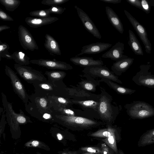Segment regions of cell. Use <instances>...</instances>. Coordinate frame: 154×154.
Segmentation results:
<instances>
[{
    "instance_id": "cell-7",
    "label": "cell",
    "mask_w": 154,
    "mask_h": 154,
    "mask_svg": "<svg viewBox=\"0 0 154 154\" xmlns=\"http://www.w3.org/2000/svg\"><path fill=\"white\" fill-rule=\"evenodd\" d=\"M14 67L19 75L28 83L33 84L38 81L47 80L41 72L30 66L15 63Z\"/></svg>"
},
{
    "instance_id": "cell-35",
    "label": "cell",
    "mask_w": 154,
    "mask_h": 154,
    "mask_svg": "<svg viewBox=\"0 0 154 154\" xmlns=\"http://www.w3.org/2000/svg\"><path fill=\"white\" fill-rule=\"evenodd\" d=\"M80 152H87L96 154H102L100 147L95 146H87L80 148L79 150Z\"/></svg>"
},
{
    "instance_id": "cell-48",
    "label": "cell",
    "mask_w": 154,
    "mask_h": 154,
    "mask_svg": "<svg viewBox=\"0 0 154 154\" xmlns=\"http://www.w3.org/2000/svg\"><path fill=\"white\" fill-rule=\"evenodd\" d=\"M118 154H125L123 151L121 149H118Z\"/></svg>"
},
{
    "instance_id": "cell-53",
    "label": "cell",
    "mask_w": 154,
    "mask_h": 154,
    "mask_svg": "<svg viewBox=\"0 0 154 154\" xmlns=\"http://www.w3.org/2000/svg\"><path fill=\"white\" fill-rule=\"evenodd\" d=\"M115 154H116V153H115Z\"/></svg>"
},
{
    "instance_id": "cell-15",
    "label": "cell",
    "mask_w": 154,
    "mask_h": 154,
    "mask_svg": "<svg viewBox=\"0 0 154 154\" xmlns=\"http://www.w3.org/2000/svg\"><path fill=\"white\" fill-rule=\"evenodd\" d=\"M31 63L52 69L67 70L73 69V67L66 63L49 59H39L30 60Z\"/></svg>"
},
{
    "instance_id": "cell-45",
    "label": "cell",
    "mask_w": 154,
    "mask_h": 154,
    "mask_svg": "<svg viewBox=\"0 0 154 154\" xmlns=\"http://www.w3.org/2000/svg\"><path fill=\"white\" fill-rule=\"evenodd\" d=\"M10 28V27L6 25H2L0 26V32L3 30L8 29Z\"/></svg>"
},
{
    "instance_id": "cell-12",
    "label": "cell",
    "mask_w": 154,
    "mask_h": 154,
    "mask_svg": "<svg viewBox=\"0 0 154 154\" xmlns=\"http://www.w3.org/2000/svg\"><path fill=\"white\" fill-rule=\"evenodd\" d=\"M18 34L19 42L23 49L32 51L38 49V47L32 35L25 27L22 25H19Z\"/></svg>"
},
{
    "instance_id": "cell-2",
    "label": "cell",
    "mask_w": 154,
    "mask_h": 154,
    "mask_svg": "<svg viewBox=\"0 0 154 154\" xmlns=\"http://www.w3.org/2000/svg\"><path fill=\"white\" fill-rule=\"evenodd\" d=\"M54 121L73 131H83L103 126L106 124L101 121L79 116H70L52 113Z\"/></svg>"
},
{
    "instance_id": "cell-5",
    "label": "cell",
    "mask_w": 154,
    "mask_h": 154,
    "mask_svg": "<svg viewBox=\"0 0 154 154\" xmlns=\"http://www.w3.org/2000/svg\"><path fill=\"white\" fill-rule=\"evenodd\" d=\"M124 107L128 116L133 119H143L154 116V108L147 103L134 101Z\"/></svg>"
},
{
    "instance_id": "cell-24",
    "label": "cell",
    "mask_w": 154,
    "mask_h": 154,
    "mask_svg": "<svg viewBox=\"0 0 154 154\" xmlns=\"http://www.w3.org/2000/svg\"><path fill=\"white\" fill-rule=\"evenodd\" d=\"M108 18L112 26L121 34H123L124 29L122 23L117 15L111 8L105 7Z\"/></svg>"
},
{
    "instance_id": "cell-52",
    "label": "cell",
    "mask_w": 154,
    "mask_h": 154,
    "mask_svg": "<svg viewBox=\"0 0 154 154\" xmlns=\"http://www.w3.org/2000/svg\"><path fill=\"white\" fill-rule=\"evenodd\" d=\"M4 110V109H3V108H2L1 107H0V115L3 112Z\"/></svg>"
},
{
    "instance_id": "cell-39",
    "label": "cell",
    "mask_w": 154,
    "mask_h": 154,
    "mask_svg": "<svg viewBox=\"0 0 154 154\" xmlns=\"http://www.w3.org/2000/svg\"><path fill=\"white\" fill-rule=\"evenodd\" d=\"M0 18L3 20L13 21L14 20L8 14L0 8Z\"/></svg>"
},
{
    "instance_id": "cell-49",
    "label": "cell",
    "mask_w": 154,
    "mask_h": 154,
    "mask_svg": "<svg viewBox=\"0 0 154 154\" xmlns=\"http://www.w3.org/2000/svg\"><path fill=\"white\" fill-rule=\"evenodd\" d=\"M150 2L149 3L150 5L151 6H154V0L153 1H150Z\"/></svg>"
},
{
    "instance_id": "cell-30",
    "label": "cell",
    "mask_w": 154,
    "mask_h": 154,
    "mask_svg": "<svg viewBox=\"0 0 154 154\" xmlns=\"http://www.w3.org/2000/svg\"><path fill=\"white\" fill-rule=\"evenodd\" d=\"M116 125H106V127L102 128L94 132L89 133V136L97 138H106L110 136Z\"/></svg>"
},
{
    "instance_id": "cell-27",
    "label": "cell",
    "mask_w": 154,
    "mask_h": 154,
    "mask_svg": "<svg viewBox=\"0 0 154 154\" xmlns=\"http://www.w3.org/2000/svg\"><path fill=\"white\" fill-rule=\"evenodd\" d=\"M48 98L51 106H52L65 107L72 108L74 105L72 99L60 96H48Z\"/></svg>"
},
{
    "instance_id": "cell-26",
    "label": "cell",
    "mask_w": 154,
    "mask_h": 154,
    "mask_svg": "<svg viewBox=\"0 0 154 154\" xmlns=\"http://www.w3.org/2000/svg\"><path fill=\"white\" fill-rule=\"evenodd\" d=\"M99 81L100 82H103L105 83L118 94L131 95L136 91L135 90L119 85L116 83L106 78H101Z\"/></svg>"
},
{
    "instance_id": "cell-47",
    "label": "cell",
    "mask_w": 154,
    "mask_h": 154,
    "mask_svg": "<svg viewBox=\"0 0 154 154\" xmlns=\"http://www.w3.org/2000/svg\"><path fill=\"white\" fill-rule=\"evenodd\" d=\"M57 136L59 140H61L63 139V136L60 133H58L57 134Z\"/></svg>"
},
{
    "instance_id": "cell-11",
    "label": "cell",
    "mask_w": 154,
    "mask_h": 154,
    "mask_svg": "<svg viewBox=\"0 0 154 154\" xmlns=\"http://www.w3.org/2000/svg\"><path fill=\"white\" fill-rule=\"evenodd\" d=\"M124 12L143 44L146 52L148 54L150 53L152 45L148 38L145 29L128 11L125 10Z\"/></svg>"
},
{
    "instance_id": "cell-23",
    "label": "cell",
    "mask_w": 154,
    "mask_h": 154,
    "mask_svg": "<svg viewBox=\"0 0 154 154\" xmlns=\"http://www.w3.org/2000/svg\"><path fill=\"white\" fill-rule=\"evenodd\" d=\"M58 20V18L54 17H51L46 18L27 17L25 18V21L30 27L36 28L51 24Z\"/></svg>"
},
{
    "instance_id": "cell-50",
    "label": "cell",
    "mask_w": 154,
    "mask_h": 154,
    "mask_svg": "<svg viewBox=\"0 0 154 154\" xmlns=\"http://www.w3.org/2000/svg\"><path fill=\"white\" fill-rule=\"evenodd\" d=\"M115 152L114 151L110 148V151L109 154H115Z\"/></svg>"
},
{
    "instance_id": "cell-10",
    "label": "cell",
    "mask_w": 154,
    "mask_h": 154,
    "mask_svg": "<svg viewBox=\"0 0 154 154\" xmlns=\"http://www.w3.org/2000/svg\"><path fill=\"white\" fill-rule=\"evenodd\" d=\"M150 66L149 65H141L140 70L132 78L137 85L149 88H154V75L149 70Z\"/></svg>"
},
{
    "instance_id": "cell-36",
    "label": "cell",
    "mask_w": 154,
    "mask_h": 154,
    "mask_svg": "<svg viewBox=\"0 0 154 154\" xmlns=\"http://www.w3.org/2000/svg\"><path fill=\"white\" fill-rule=\"evenodd\" d=\"M69 0H43L41 3L44 5H46L51 6H57L65 3Z\"/></svg>"
},
{
    "instance_id": "cell-6",
    "label": "cell",
    "mask_w": 154,
    "mask_h": 154,
    "mask_svg": "<svg viewBox=\"0 0 154 154\" xmlns=\"http://www.w3.org/2000/svg\"><path fill=\"white\" fill-rule=\"evenodd\" d=\"M2 100L4 109L5 110L6 116L10 126L13 128L18 126V124H23L30 121V118L26 116L21 109L17 113L13 109L12 103L7 100L6 96L2 93Z\"/></svg>"
},
{
    "instance_id": "cell-28",
    "label": "cell",
    "mask_w": 154,
    "mask_h": 154,
    "mask_svg": "<svg viewBox=\"0 0 154 154\" xmlns=\"http://www.w3.org/2000/svg\"><path fill=\"white\" fill-rule=\"evenodd\" d=\"M129 40L128 43L131 49L136 55L143 56L142 48L136 35L131 30L128 31Z\"/></svg>"
},
{
    "instance_id": "cell-33",
    "label": "cell",
    "mask_w": 154,
    "mask_h": 154,
    "mask_svg": "<svg viewBox=\"0 0 154 154\" xmlns=\"http://www.w3.org/2000/svg\"><path fill=\"white\" fill-rule=\"evenodd\" d=\"M0 3L5 7L6 10L12 12L18 7L20 1L19 0H0Z\"/></svg>"
},
{
    "instance_id": "cell-42",
    "label": "cell",
    "mask_w": 154,
    "mask_h": 154,
    "mask_svg": "<svg viewBox=\"0 0 154 154\" xmlns=\"http://www.w3.org/2000/svg\"><path fill=\"white\" fill-rule=\"evenodd\" d=\"M100 148L102 151V154H109L110 148L105 143L101 144Z\"/></svg>"
},
{
    "instance_id": "cell-9",
    "label": "cell",
    "mask_w": 154,
    "mask_h": 154,
    "mask_svg": "<svg viewBox=\"0 0 154 154\" xmlns=\"http://www.w3.org/2000/svg\"><path fill=\"white\" fill-rule=\"evenodd\" d=\"M5 72L6 75L10 79L14 91L24 103H28L29 95L24 85L16 73L10 67L5 66Z\"/></svg>"
},
{
    "instance_id": "cell-8",
    "label": "cell",
    "mask_w": 154,
    "mask_h": 154,
    "mask_svg": "<svg viewBox=\"0 0 154 154\" xmlns=\"http://www.w3.org/2000/svg\"><path fill=\"white\" fill-rule=\"evenodd\" d=\"M82 72L95 79L96 78H106L116 83L122 84V82L118 77L109 70L107 67L103 65H97L84 68Z\"/></svg>"
},
{
    "instance_id": "cell-25",
    "label": "cell",
    "mask_w": 154,
    "mask_h": 154,
    "mask_svg": "<svg viewBox=\"0 0 154 154\" xmlns=\"http://www.w3.org/2000/svg\"><path fill=\"white\" fill-rule=\"evenodd\" d=\"M45 38L44 45L45 48L51 54L61 55L60 47L57 41L48 34L45 35Z\"/></svg>"
},
{
    "instance_id": "cell-29",
    "label": "cell",
    "mask_w": 154,
    "mask_h": 154,
    "mask_svg": "<svg viewBox=\"0 0 154 154\" xmlns=\"http://www.w3.org/2000/svg\"><path fill=\"white\" fill-rule=\"evenodd\" d=\"M154 143V128L149 130L140 136L137 143L138 147H144Z\"/></svg>"
},
{
    "instance_id": "cell-18",
    "label": "cell",
    "mask_w": 154,
    "mask_h": 154,
    "mask_svg": "<svg viewBox=\"0 0 154 154\" xmlns=\"http://www.w3.org/2000/svg\"><path fill=\"white\" fill-rule=\"evenodd\" d=\"M80 77H84L85 79L81 78V81L78 82L76 86L90 92H95L96 87L100 85L99 80H96L90 75L84 74L79 75Z\"/></svg>"
},
{
    "instance_id": "cell-17",
    "label": "cell",
    "mask_w": 154,
    "mask_h": 154,
    "mask_svg": "<svg viewBox=\"0 0 154 154\" xmlns=\"http://www.w3.org/2000/svg\"><path fill=\"white\" fill-rule=\"evenodd\" d=\"M124 50V44L119 42L113 46L109 50L102 54V57L103 58H109L116 61L128 57L127 56L123 54Z\"/></svg>"
},
{
    "instance_id": "cell-16",
    "label": "cell",
    "mask_w": 154,
    "mask_h": 154,
    "mask_svg": "<svg viewBox=\"0 0 154 154\" xmlns=\"http://www.w3.org/2000/svg\"><path fill=\"white\" fill-rule=\"evenodd\" d=\"M75 8L85 29L94 37L101 39L102 37L99 30L88 15L77 6L75 5Z\"/></svg>"
},
{
    "instance_id": "cell-32",
    "label": "cell",
    "mask_w": 154,
    "mask_h": 154,
    "mask_svg": "<svg viewBox=\"0 0 154 154\" xmlns=\"http://www.w3.org/2000/svg\"><path fill=\"white\" fill-rule=\"evenodd\" d=\"M45 74L48 77V80L52 82H58L63 81L66 76V73L60 70L46 71Z\"/></svg>"
},
{
    "instance_id": "cell-51",
    "label": "cell",
    "mask_w": 154,
    "mask_h": 154,
    "mask_svg": "<svg viewBox=\"0 0 154 154\" xmlns=\"http://www.w3.org/2000/svg\"><path fill=\"white\" fill-rule=\"evenodd\" d=\"M81 154H96L93 153H90V152H82L81 153Z\"/></svg>"
},
{
    "instance_id": "cell-21",
    "label": "cell",
    "mask_w": 154,
    "mask_h": 154,
    "mask_svg": "<svg viewBox=\"0 0 154 154\" xmlns=\"http://www.w3.org/2000/svg\"><path fill=\"white\" fill-rule=\"evenodd\" d=\"M121 129L116 125L115 128L109 137L103 139L102 141L112 149L114 152L118 154L117 143L119 142L121 140Z\"/></svg>"
},
{
    "instance_id": "cell-4",
    "label": "cell",
    "mask_w": 154,
    "mask_h": 154,
    "mask_svg": "<svg viewBox=\"0 0 154 154\" xmlns=\"http://www.w3.org/2000/svg\"><path fill=\"white\" fill-rule=\"evenodd\" d=\"M32 85L35 93L48 97L60 96L69 98L66 89L67 87L63 81L54 82L47 80L38 81Z\"/></svg>"
},
{
    "instance_id": "cell-3",
    "label": "cell",
    "mask_w": 154,
    "mask_h": 154,
    "mask_svg": "<svg viewBox=\"0 0 154 154\" xmlns=\"http://www.w3.org/2000/svg\"><path fill=\"white\" fill-rule=\"evenodd\" d=\"M100 88L101 93L99 94L98 111L100 120L106 125H113L121 107L112 104V96L103 87H100Z\"/></svg>"
},
{
    "instance_id": "cell-40",
    "label": "cell",
    "mask_w": 154,
    "mask_h": 154,
    "mask_svg": "<svg viewBox=\"0 0 154 154\" xmlns=\"http://www.w3.org/2000/svg\"><path fill=\"white\" fill-rule=\"evenodd\" d=\"M141 2L143 10L147 14L149 13L150 10L149 3L146 0H142Z\"/></svg>"
},
{
    "instance_id": "cell-37",
    "label": "cell",
    "mask_w": 154,
    "mask_h": 154,
    "mask_svg": "<svg viewBox=\"0 0 154 154\" xmlns=\"http://www.w3.org/2000/svg\"><path fill=\"white\" fill-rule=\"evenodd\" d=\"M10 47L9 45L6 43L2 42L0 41V61L2 57L4 58L5 55L9 52L8 51Z\"/></svg>"
},
{
    "instance_id": "cell-1",
    "label": "cell",
    "mask_w": 154,
    "mask_h": 154,
    "mask_svg": "<svg viewBox=\"0 0 154 154\" xmlns=\"http://www.w3.org/2000/svg\"><path fill=\"white\" fill-rule=\"evenodd\" d=\"M29 100L24 104L26 111L31 116L41 120H53L48 96L35 92L29 95Z\"/></svg>"
},
{
    "instance_id": "cell-31",
    "label": "cell",
    "mask_w": 154,
    "mask_h": 154,
    "mask_svg": "<svg viewBox=\"0 0 154 154\" xmlns=\"http://www.w3.org/2000/svg\"><path fill=\"white\" fill-rule=\"evenodd\" d=\"M12 55L13 59L17 64L27 66L30 63L29 57L22 51H16L13 53Z\"/></svg>"
},
{
    "instance_id": "cell-13",
    "label": "cell",
    "mask_w": 154,
    "mask_h": 154,
    "mask_svg": "<svg viewBox=\"0 0 154 154\" xmlns=\"http://www.w3.org/2000/svg\"><path fill=\"white\" fill-rule=\"evenodd\" d=\"M67 87L69 98L76 100H98L100 94H96L86 91L76 86L70 85Z\"/></svg>"
},
{
    "instance_id": "cell-20",
    "label": "cell",
    "mask_w": 154,
    "mask_h": 154,
    "mask_svg": "<svg viewBox=\"0 0 154 154\" xmlns=\"http://www.w3.org/2000/svg\"><path fill=\"white\" fill-rule=\"evenodd\" d=\"M134 60V58L128 57L116 61L111 66L112 71L116 75L120 76L129 68Z\"/></svg>"
},
{
    "instance_id": "cell-19",
    "label": "cell",
    "mask_w": 154,
    "mask_h": 154,
    "mask_svg": "<svg viewBox=\"0 0 154 154\" xmlns=\"http://www.w3.org/2000/svg\"><path fill=\"white\" fill-rule=\"evenodd\" d=\"M111 44L104 42H98L84 46L81 52L78 54L81 55L84 54H95L100 53L111 47Z\"/></svg>"
},
{
    "instance_id": "cell-14",
    "label": "cell",
    "mask_w": 154,
    "mask_h": 154,
    "mask_svg": "<svg viewBox=\"0 0 154 154\" xmlns=\"http://www.w3.org/2000/svg\"><path fill=\"white\" fill-rule=\"evenodd\" d=\"M99 100H72V101L74 105L79 106L82 110L90 115L93 119L100 120L98 111Z\"/></svg>"
},
{
    "instance_id": "cell-44",
    "label": "cell",
    "mask_w": 154,
    "mask_h": 154,
    "mask_svg": "<svg viewBox=\"0 0 154 154\" xmlns=\"http://www.w3.org/2000/svg\"><path fill=\"white\" fill-rule=\"evenodd\" d=\"M100 1L106 3L112 4L120 3L122 1L121 0H100Z\"/></svg>"
},
{
    "instance_id": "cell-22",
    "label": "cell",
    "mask_w": 154,
    "mask_h": 154,
    "mask_svg": "<svg viewBox=\"0 0 154 154\" xmlns=\"http://www.w3.org/2000/svg\"><path fill=\"white\" fill-rule=\"evenodd\" d=\"M70 61L76 65L84 68L92 66L103 65V61L100 60H94L93 57L75 56L71 58Z\"/></svg>"
},
{
    "instance_id": "cell-34",
    "label": "cell",
    "mask_w": 154,
    "mask_h": 154,
    "mask_svg": "<svg viewBox=\"0 0 154 154\" xmlns=\"http://www.w3.org/2000/svg\"><path fill=\"white\" fill-rule=\"evenodd\" d=\"M51 14L48 8L32 11L29 13L31 16L38 18H46L50 17Z\"/></svg>"
},
{
    "instance_id": "cell-41",
    "label": "cell",
    "mask_w": 154,
    "mask_h": 154,
    "mask_svg": "<svg viewBox=\"0 0 154 154\" xmlns=\"http://www.w3.org/2000/svg\"><path fill=\"white\" fill-rule=\"evenodd\" d=\"M126 1L131 5L143 10L141 1L139 0H127Z\"/></svg>"
},
{
    "instance_id": "cell-43",
    "label": "cell",
    "mask_w": 154,
    "mask_h": 154,
    "mask_svg": "<svg viewBox=\"0 0 154 154\" xmlns=\"http://www.w3.org/2000/svg\"><path fill=\"white\" fill-rule=\"evenodd\" d=\"M61 154H81V153L79 151L68 150L62 152Z\"/></svg>"
},
{
    "instance_id": "cell-38",
    "label": "cell",
    "mask_w": 154,
    "mask_h": 154,
    "mask_svg": "<svg viewBox=\"0 0 154 154\" xmlns=\"http://www.w3.org/2000/svg\"><path fill=\"white\" fill-rule=\"evenodd\" d=\"M48 9L51 13L60 15L61 14L66 8L57 5L51 6Z\"/></svg>"
},
{
    "instance_id": "cell-46",
    "label": "cell",
    "mask_w": 154,
    "mask_h": 154,
    "mask_svg": "<svg viewBox=\"0 0 154 154\" xmlns=\"http://www.w3.org/2000/svg\"><path fill=\"white\" fill-rule=\"evenodd\" d=\"M39 144V141L37 140L33 141L32 142V145L34 147H36L38 146Z\"/></svg>"
}]
</instances>
